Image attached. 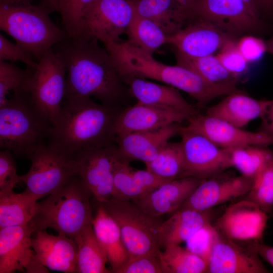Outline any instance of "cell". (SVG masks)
Masks as SVG:
<instances>
[{"mask_svg": "<svg viewBox=\"0 0 273 273\" xmlns=\"http://www.w3.org/2000/svg\"><path fill=\"white\" fill-rule=\"evenodd\" d=\"M97 39L81 34L68 36L53 48L66 70L65 98H90L118 106L123 81L106 48Z\"/></svg>", "mask_w": 273, "mask_h": 273, "instance_id": "cell-1", "label": "cell"}, {"mask_svg": "<svg viewBox=\"0 0 273 273\" xmlns=\"http://www.w3.org/2000/svg\"><path fill=\"white\" fill-rule=\"evenodd\" d=\"M120 112L118 106L99 104L90 98H65L48 142L73 155L112 145Z\"/></svg>", "mask_w": 273, "mask_h": 273, "instance_id": "cell-2", "label": "cell"}, {"mask_svg": "<svg viewBox=\"0 0 273 273\" xmlns=\"http://www.w3.org/2000/svg\"><path fill=\"white\" fill-rule=\"evenodd\" d=\"M121 77L151 79L181 90L204 106L221 97L222 89L203 79L195 72L176 64L168 65L128 41L105 45Z\"/></svg>", "mask_w": 273, "mask_h": 273, "instance_id": "cell-3", "label": "cell"}, {"mask_svg": "<svg viewBox=\"0 0 273 273\" xmlns=\"http://www.w3.org/2000/svg\"><path fill=\"white\" fill-rule=\"evenodd\" d=\"M52 12L30 0H0V28L38 61L68 36L52 21Z\"/></svg>", "mask_w": 273, "mask_h": 273, "instance_id": "cell-4", "label": "cell"}, {"mask_svg": "<svg viewBox=\"0 0 273 273\" xmlns=\"http://www.w3.org/2000/svg\"><path fill=\"white\" fill-rule=\"evenodd\" d=\"M92 195L77 174L63 187L37 202L30 223L35 232L52 229L58 234L73 239L84 228L93 225L94 217L89 201Z\"/></svg>", "mask_w": 273, "mask_h": 273, "instance_id": "cell-5", "label": "cell"}, {"mask_svg": "<svg viewBox=\"0 0 273 273\" xmlns=\"http://www.w3.org/2000/svg\"><path fill=\"white\" fill-rule=\"evenodd\" d=\"M52 128L28 93L14 94L0 104V148L14 156L29 158L49 140Z\"/></svg>", "mask_w": 273, "mask_h": 273, "instance_id": "cell-6", "label": "cell"}, {"mask_svg": "<svg viewBox=\"0 0 273 273\" xmlns=\"http://www.w3.org/2000/svg\"><path fill=\"white\" fill-rule=\"evenodd\" d=\"M100 203L117 223L129 259L161 252L158 217L147 214L132 201L111 198Z\"/></svg>", "mask_w": 273, "mask_h": 273, "instance_id": "cell-7", "label": "cell"}, {"mask_svg": "<svg viewBox=\"0 0 273 273\" xmlns=\"http://www.w3.org/2000/svg\"><path fill=\"white\" fill-rule=\"evenodd\" d=\"M31 165L28 172L20 176L26 191L43 198L63 187L78 174L75 155L60 149L49 142L38 148L29 158Z\"/></svg>", "mask_w": 273, "mask_h": 273, "instance_id": "cell-8", "label": "cell"}, {"mask_svg": "<svg viewBox=\"0 0 273 273\" xmlns=\"http://www.w3.org/2000/svg\"><path fill=\"white\" fill-rule=\"evenodd\" d=\"M31 68L28 93L37 110L51 123H56L64 99L66 73L53 49L46 53Z\"/></svg>", "mask_w": 273, "mask_h": 273, "instance_id": "cell-9", "label": "cell"}, {"mask_svg": "<svg viewBox=\"0 0 273 273\" xmlns=\"http://www.w3.org/2000/svg\"><path fill=\"white\" fill-rule=\"evenodd\" d=\"M179 134L184 160L182 177L205 179L232 167L231 149L220 147L206 136L185 126Z\"/></svg>", "mask_w": 273, "mask_h": 273, "instance_id": "cell-10", "label": "cell"}, {"mask_svg": "<svg viewBox=\"0 0 273 273\" xmlns=\"http://www.w3.org/2000/svg\"><path fill=\"white\" fill-rule=\"evenodd\" d=\"M134 13L128 0H95L84 16L82 34L105 45L118 41Z\"/></svg>", "mask_w": 273, "mask_h": 273, "instance_id": "cell-11", "label": "cell"}, {"mask_svg": "<svg viewBox=\"0 0 273 273\" xmlns=\"http://www.w3.org/2000/svg\"><path fill=\"white\" fill-rule=\"evenodd\" d=\"M193 19L210 22L236 37L260 32L263 28L262 20L243 0H197L190 20Z\"/></svg>", "mask_w": 273, "mask_h": 273, "instance_id": "cell-12", "label": "cell"}, {"mask_svg": "<svg viewBox=\"0 0 273 273\" xmlns=\"http://www.w3.org/2000/svg\"><path fill=\"white\" fill-rule=\"evenodd\" d=\"M78 163V175L98 202L112 197L114 168L120 158L117 147L112 144L82 150L74 154Z\"/></svg>", "mask_w": 273, "mask_h": 273, "instance_id": "cell-13", "label": "cell"}, {"mask_svg": "<svg viewBox=\"0 0 273 273\" xmlns=\"http://www.w3.org/2000/svg\"><path fill=\"white\" fill-rule=\"evenodd\" d=\"M254 243L235 241L219 233L207 260V272H270L263 264Z\"/></svg>", "mask_w": 273, "mask_h": 273, "instance_id": "cell-14", "label": "cell"}, {"mask_svg": "<svg viewBox=\"0 0 273 273\" xmlns=\"http://www.w3.org/2000/svg\"><path fill=\"white\" fill-rule=\"evenodd\" d=\"M270 216L252 202L242 199L230 205L213 223L228 238L244 242H262Z\"/></svg>", "mask_w": 273, "mask_h": 273, "instance_id": "cell-15", "label": "cell"}, {"mask_svg": "<svg viewBox=\"0 0 273 273\" xmlns=\"http://www.w3.org/2000/svg\"><path fill=\"white\" fill-rule=\"evenodd\" d=\"M34 232L30 222L0 229V273L48 272L37 259L32 248L31 236Z\"/></svg>", "mask_w": 273, "mask_h": 273, "instance_id": "cell-16", "label": "cell"}, {"mask_svg": "<svg viewBox=\"0 0 273 273\" xmlns=\"http://www.w3.org/2000/svg\"><path fill=\"white\" fill-rule=\"evenodd\" d=\"M237 37L208 21L193 19L179 31L167 36V43L186 56L201 57L218 53Z\"/></svg>", "mask_w": 273, "mask_h": 273, "instance_id": "cell-17", "label": "cell"}, {"mask_svg": "<svg viewBox=\"0 0 273 273\" xmlns=\"http://www.w3.org/2000/svg\"><path fill=\"white\" fill-rule=\"evenodd\" d=\"M186 128L203 134L220 147L233 149L273 145V136L262 131L244 130L218 118L200 113L188 121Z\"/></svg>", "mask_w": 273, "mask_h": 273, "instance_id": "cell-18", "label": "cell"}, {"mask_svg": "<svg viewBox=\"0 0 273 273\" xmlns=\"http://www.w3.org/2000/svg\"><path fill=\"white\" fill-rule=\"evenodd\" d=\"M223 172L203 179L179 208L199 211L209 210L243 197L251 189L252 179L242 175L225 176Z\"/></svg>", "mask_w": 273, "mask_h": 273, "instance_id": "cell-19", "label": "cell"}, {"mask_svg": "<svg viewBox=\"0 0 273 273\" xmlns=\"http://www.w3.org/2000/svg\"><path fill=\"white\" fill-rule=\"evenodd\" d=\"M191 117L178 110L138 102L120 111L115 125L116 138L128 133L153 130L188 121Z\"/></svg>", "mask_w": 273, "mask_h": 273, "instance_id": "cell-20", "label": "cell"}, {"mask_svg": "<svg viewBox=\"0 0 273 273\" xmlns=\"http://www.w3.org/2000/svg\"><path fill=\"white\" fill-rule=\"evenodd\" d=\"M32 246L38 261L46 268L65 273L77 272L78 247L75 240L46 231L34 232Z\"/></svg>", "mask_w": 273, "mask_h": 273, "instance_id": "cell-21", "label": "cell"}, {"mask_svg": "<svg viewBox=\"0 0 273 273\" xmlns=\"http://www.w3.org/2000/svg\"><path fill=\"white\" fill-rule=\"evenodd\" d=\"M183 126L174 123L158 129L138 131L116 138L120 157L145 164L152 160L169 142L180 133Z\"/></svg>", "mask_w": 273, "mask_h": 273, "instance_id": "cell-22", "label": "cell"}, {"mask_svg": "<svg viewBox=\"0 0 273 273\" xmlns=\"http://www.w3.org/2000/svg\"><path fill=\"white\" fill-rule=\"evenodd\" d=\"M203 179L193 177L167 182L132 201L147 214L159 217L178 209Z\"/></svg>", "mask_w": 273, "mask_h": 273, "instance_id": "cell-23", "label": "cell"}, {"mask_svg": "<svg viewBox=\"0 0 273 273\" xmlns=\"http://www.w3.org/2000/svg\"><path fill=\"white\" fill-rule=\"evenodd\" d=\"M218 103L209 107L206 114L239 127L266 115L271 100H258L242 91L229 94Z\"/></svg>", "mask_w": 273, "mask_h": 273, "instance_id": "cell-24", "label": "cell"}, {"mask_svg": "<svg viewBox=\"0 0 273 273\" xmlns=\"http://www.w3.org/2000/svg\"><path fill=\"white\" fill-rule=\"evenodd\" d=\"M121 78L123 82L128 85L131 94L138 102L172 108L188 114L191 117L200 113L195 107L186 100L178 89L174 87L135 77L124 76Z\"/></svg>", "mask_w": 273, "mask_h": 273, "instance_id": "cell-25", "label": "cell"}, {"mask_svg": "<svg viewBox=\"0 0 273 273\" xmlns=\"http://www.w3.org/2000/svg\"><path fill=\"white\" fill-rule=\"evenodd\" d=\"M212 209L199 211L188 208H179L159 228L160 247L178 244L186 242L207 223L212 222Z\"/></svg>", "mask_w": 273, "mask_h": 273, "instance_id": "cell-26", "label": "cell"}, {"mask_svg": "<svg viewBox=\"0 0 273 273\" xmlns=\"http://www.w3.org/2000/svg\"><path fill=\"white\" fill-rule=\"evenodd\" d=\"M98 203L93 221V229L106 252L108 261L112 268L111 272L117 273L129 260V255L117 223L103 205Z\"/></svg>", "mask_w": 273, "mask_h": 273, "instance_id": "cell-27", "label": "cell"}, {"mask_svg": "<svg viewBox=\"0 0 273 273\" xmlns=\"http://www.w3.org/2000/svg\"><path fill=\"white\" fill-rule=\"evenodd\" d=\"M138 15L158 25L167 35L181 29L188 22L174 0H128Z\"/></svg>", "mask_w": 273, "mask_h": 273, "instance_id": "cell-28", "label": "cell"}, {"mask_svg": "<svg viewBox=\"0 0 273 273\" xmlns=\"http://www.w3.org/2000/svg\"><path fill=\"white\" fill-rule=\"evenodd\" d=\"M174 51L177 64L191 69L213 85L240 90L237 88L239 79L223 66L216 55L191 57Z\"/></svg>", "mask_w": 273, "mask_h": 273, "instance_id": "cell-29", "label": "cell"}, {"mask_svg": "<svg viewBox=\"0 0 273 273\" xmlns=\"http://www.w3.org/2000/svg\"><path fill=\"white\" fill-rule=\"evenodd\" d=\"M38 198L25 190L0 193V229L29 222L34 216Z\"/></svg>", "mask_w": 273, "mask_h": 273, "instance_id": "cell-30", "label": "cell"}, {"mask_svg": "<svg viewBox=\"0 0 273 273\" xmlns=\"http://www.w3.org/2000/svg\"><path fill=\"white\" fill-rule=\"evenodd\" d=\"M78 247L77 272L109 273L107 254L97 239L93 225L84 228L74 238Z\"/></svg>", "mask_w": 273, "mask_h": 273, "instance_id": "cell-31", "label": "cell"}, {"mask_svg": "<svg viewBox=\"0 0 273 273\" xmlns=\"http://www.w3.org/2000/svg\"><path fill=\"white\" fill-rule=\"evenodd\" d=\"M125 33L128 41L151 54L164 44L167 36L155 23L135 12Z\"/></svg>", "mask_w": 273, "mask_h": 273, "instance_id": "cell-32", "label": "cell"}, {"mask_svg": "<svg viewBox=\"0 0 273 273\" xmlns=\"http://www.w3.org/2000/svg\"><path fill=\"white\" fill-rule=\"evenodd\" d=\"M147 170L168 180L181 178L184 160L181 142H168L151 161L145 163Z\"/></svg>", "mask_w": 273, "mask_h": 273, "instance_id": "cell-33", "label": "cell"}, {"mask_svg": "<svg viewBox=\"0 0 273 273\" xmlns=\"http://www.w3.org/2000/svg\"><path fill=\"white\" fill-rule=\"evenodd\" d=\"M95 0H44L42 5L52 12H58L64 30L70 37L78 36L83 31L84 16Z\"/></svg>", "mask_w": 273, "mask_h": 273, "instance_id": "cell-34", "label": "cell"}, {"mask_svg": "<svg viewBox=\"0 0 273 273\" xmlns=\"http://www.w3.org/2000/svg\"><path fill=\"white\" fill-rule=\"evenodd\" d=\"M273 152L267 147L250 146L231 149L232 167L246 177L254 179L262 170Z\"/></svg>", "mask_w": 273, "mask_h": 273, "instance_id": "cell-35", "label": "cell"}, {"mask_svg": "<svg viewBox=\"0 0 273 273\" xmlns=\"http://www.w3.org/2000/svg\"><path fill=\"white\" fill-rule=\"evenodd\" d=\"M161 258L168 273H207V262L178 244L165 247L161 253Z\"/></svg>", "mask_w": 273, "mask_h": 273, "instance_id": "cell-36", "label": "cell"}, {"mask_svg": "<svg viewBox=\"0 0 273 273\" xmlns=\"http://www.w3.org/2000/svg\"><path fill=\"white\" fill-rule=\"evenodd\" d=\"M242 199L254 203L273 217V156L254 179L251 189Z\"/></svg>", "mask_w": 273, "mask_h": 273, "instance_id": "cell-37", "label": "cell"}, {"mask_svg": "<svg viewBox=\"0 0 273 273\" xmlns=\"http://www.w3.org/2000/svg\"><path fill=\"white\" fill-rule=\"evenodd\" d=\"M129 162L119 159L114 168L113 198L133 201L146 193L135 182L131 174Z\"/></svg>", "mask_w": 273, "mask_h": 273, "instance_id": "cell-38", "label": "cell"}, {"mask_svg": "<svg viewBox=\"0 0 273 273\" xmlns=\"http://www.w3.org/2000/svg\"><path fill=\"white\" fill-rule=\"evenodd\" d=\"M30 73V68L24 70L14 64L0 61V104L7 100L10 92L28 93Z\"/></svg>", "mask_w": 273, "mask_h": 273, "instance_id": "cell-39", "label": "cell"}, {"mask_svg": "<svg viewBox=\"0 0 273 273\" xmlns=\"http://www.w3.org/2000/svg\"><path fill=\"white\" fill-rule=\"evenodd\" d=\"M161 253L131 258L117 273H168L161 258Z\"/></svg>", "mask_w": 273, "mask_h": 273, "instance_id": "cell-40", "label": "cell"}, {"mask_svg": "<svg viewBox=\"0 0 273 273\" xmlns=\"http://www.w3.org/2000/svg\"><path fill=\"white\" fill-rule=\"evenodd\" d=\"M237 39L225 45L217 53L216 56L223 66L239 79L247 70L249 63L238 50Z\"/></svg>", "mask_w": 273, "mask_h": 273, "instance_id": "cell-41", "label": "cell"}, {"mask_svg": "<svg viewBox=\"0 0 273 273\" xmlns=\"http://www.w3.org/2000/svg\"><path fill=\"white\" fill-rule=\"evenodd\" d=\"M219 233L212 222L207 223L197 232L187 242V248L206 262Z\"/></svg>", "mask_w": 273, "mask_h": 273, "instance_id": "cell-42", "label": "cell"}, {"mask_svg": "<svg viewBox=\"0 0 273 273\" xmlns=\"http://www.w3.org/2000/svg\"><path fill=\"white\" fill-rule=\"evenodd\" d=\"M12 153L4 149L0 152V193L13 191L21 181L17 172L16 164Z\"/></svg>", "mask_w": 273, "mask_h": 273, "instance_id": "cell-43", "label": "cell"}, {"mask_svg": "<svg viewBox=\"0 0 273 273\" xmlns=\"http://www.w3.org/2000/svg\"><path fill=\"white\" fill-rule=\"evenodd\" d=\"M33 58L30 53L19 44L10 41L3 35L0 34V61H20L33 69L37 64Z\"/></svg>", "mask_w": 273, "mask_h": 273, "instance_id": "cell-44", "label": "cell"}, {"mask_svg": "<svg viewBox=\"0 0 273 273\" xmlns=\"http://www.w3.org/2000/svg\"><path fill=\"white\" fill-rule=\"evenodd\" d=\"M236 46L248 63L257 61L267 53L266 40L247 35L237 39Z\"/></svg>", "mask_w": 273, "mask_h": 273, "instance_id": "cell-45", "label": "cell"}, {"mask_svg": "<svg viewBox=\"0 0 273 273\" xmlns=\"http://www.w3.org/2000/svg\"><path fill=\"white\" fill-rule=\"evenodd\" d=\"M131 174L136 184L146 193L171 181L162 178L148 170H138L132 168Z\"/></svg>", "mask_w": 273, "mask_h": 273, "instance_id": "cell-46", "label": "cell"}, {"mask_svg": "<svg viewBox=\"0 0 273 273\" xmlns=\"http://www.w3.org/2000/svg\"><path fill=\"white\" fill-rule=\"evenodd\" d=\"M254 245L261 258L273 267V246L262 242H254Z\"/></svg>", "mask_w": 273, "mask_h": 273, "instance_id": "cell-47", "label": "cell"}, {"mask_svg": "<svg viewBox=\"0 0 273 273\" xmlns=\"http://www.w3.org/2000/svg\"><path fill=\"white\" fill-rule=\"evenodd\" d=\"M177 6L186 17L188 22L192 18L197 0H174Z\"/></svg>", "mask_w": 273, "mask_h": 273, "instance_id": "cell-48", "label": "cell"}, {"mask_svg": "<svg viewBox=\"0 0 273 273\" xmlns=\"http://www.w3.org/2000/svg\"><path fill=\"white\" fill-rule=\"evenodd\" d=\"M260 131L273 136V99L269 105L266 115L262 118Z\"/></svg>", "mask_w": 273, "mask_h": 273, "instance_id": "cell-49", "label": "cell"}, {"mask_svg": "<svg viewBox=\"0 0 273 273\" xmlns=\"http://www.w3.org/2000/svg\"><path fill=\"white\" fill-rule=\"evenodd\" d=\"M262 17H273V0H257Z\"/></svg>", "mask_w": 273, "mask_h": 273, "instance_id": "cell-50", "label": "cell"}, {"mask_svg": "<svg viewBox=\"0 0 273 273\" xmlns=\"http://www.w3.org/2000/svg\"><path fill=\"white\" fill-rule=\"evenodd\" d=\"M250 11L257 18L262 20V15L257 0H243Z\"/></svg>", "mask_w": 273, "mask_h": 273, "instance_id": "cell-51", "label": "cell"}, {"mask_svg": "<svg viewBox=\"0 0 273 273\" xmlns=\"http://www.w3.org/2000/svg\"><path fill=\"white\" fill-rule=\"evenodd\" d=\"M267 46V53L273 55V37L266 40Z\"/></svg>", "mask_w": 273, "mask_h": 273, "instance_id": "cell-52", "label": "cell"}]
</instances>
